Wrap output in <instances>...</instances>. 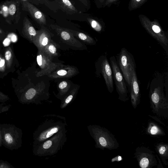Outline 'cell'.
Segmentation results:
<instances>
[{
	"label": "cell",
	"instance_id": "obj_12",
	"mask_svg": "<svg viewBox=\"0 0 168 168\" xmlns=\"http://www.w3.org/2000/svg\"><path fill=\"white\" fill-rule=\"evenodd\" d=\"M130 89L131 104L134 109H136L140 102V93L135 68L132 72Z\"/></svg>",
	"mask_w": 168,
	"mask_h": 168
},
{
	"label": "cell",
	"instance_id": "obj_23",
	"mask_svg": "<svg viewBox=\"0 0 168 168\" xmlns=\"http://www.w3.org/2000/svg\"><path fill=\"white\" fill-rule=\"evenodd\" d=\"M76 91L74 90L68 95L64 97L62 99L60 108L62 109H64L72 102L74 97L76 95Z\"/></svg>",
	"mask_w": 168,
	"mask_h": 168
},
{
	"label": "cell",
	"instance_id": "obj_30",
	"mask_svg": "<svg viewBox=\"0 0 168 168\" xmlns=\"http://www.w3.org/2000/svg\"><path fill=\"white\" fill-rule=\"evenodd\" d=\"M120 1V0H106L104 6V8L105 7L110 8L113 4H115Z\"/></svg>",
	"mask_w": 168,
	"mask_h": 168
},
{
	"label": "cell",
	"instance_id": "obj_6",
	"mask_svg": "<svg viewBox=\"0 0 168 168\" xmlns=\"http://www.w3.org/2000/svg\"><path fill=\"white\" fill-rule=\"evenodd\" d=\"M141 25L148 33L162 45L168 54V37L167 33L163 30L158 21H153L146 16L140 14L139 16Z\"/></svg>",
	"mask_w": 168,
	"mask_h": 168
},
{
	"label": "cell",
	"instance_id": "obj_16",
	"mask_svg": "<svg viewBox=\"0 0 168 168\" xmlns=\"http://www.w3.org/2000/svg\"><path fill=\"white\" fill-rule=\"evenodd\" d=\"M52 27L54 29L64 41L71 44L77 42L72 33L66 29L60 28L57 25H52Z\"/></svg>",
	"mask_w": 168,
	"mask_h": 168
},
{
	"label": "cell",
	"instance_id": "obj_32",
	"mask_svg": "<svg viewBox=\"0 0 168 168\" xmlns=\"http://www.w3.org/2000/svg\"><path fill=\"white\" fill-rule=\"evenodd\" d=\"M9 97L4 94L0 92V102L5 103L9 100Z\"/></svg>",
	"mask_w": 168,
	"mask_h": 168
},
{
	"label": "cell",
	"instance_id": "obj_25",
	"mask_svg": "<svg viewBox=\"0 0 168 168\" xmlns=\"http://www.w3.org/2000/svg\"><path fill=\"white\" fill-rule=\"evenodd\" d=\"M42 50L50 57L57 56V48L53 43H49Z\"/></svg>",
	"mask_w": 168,
	"mask_h": 168
},
{
	"label": "cell",
	"instance_id": "obj_37",
	"mask_svg": "<svg viewBox=\"0 0 168 168\" xmlns=\"http://www.w3.org/2000/svg\"><path fill=\"white\" fill-rule=\"evenodd\" d=\"M82 3H83L85 5L88 6V2L87 1V0H79Z\"/></svg>",
	"mask_w": 168,
	"mask_h": 168
},
{
	"label": "cell",
	"instance_id": "obj_29",
	"mask_svg": "<svg viewBox=\"0 0 168 168\" xmlns=\"http://www.w3.org/2000/svg\"><path fill=\"white\" fill-rule=\"evenodd\" d=\"M17 10L16 6L14 3H11L8 8V12L11 15H14L16 13Z\"/></svg>",
	"mask_w": 168,
	"mask_h": 168
},
{
	"label": "cell",
	"instance_id": "obj_21",
	"mask_svg": "<svg viewBox=\"0 0 168 168\" xmlns=\"http://www.w3.org/2000/svg\"><path fill=\"white\" fill-rule=\"evenodd\" d=\"M87 19L91 27L97 32H100L104 30L105 24L103 21L89 18H87Z\"/></svg>",
	"mask_w": 168,
	"mask_h": 168
},
{
	"label": "cell",
	"instance_id": "obj_11",
	"mask_svg": "<svg viewBox=\"0 0 168 168\" xmlns=\"http://www.w3.org/2000/svg\"><path fill=\"white\" fill-rule=\"evenodd\" d=\"M100 70L104 79L107 89L112 93L114 89L112 71L109 60L105 56H103L100 59Z\"/></svg>",
	"mask_w": 168,
	"mask_h": 168
},
{
	"label": "cell",
	"instance_id": "obj_1",
	"mask_svg": "<svg viewBox=\"0 0 168 168\" xmlns=\"http://www.w3.org/2000/svg\"><path fill=\"white\" fill-rule=\"evenodd\" d=\"M165 75L156 73L151 80L149 96L150 107L153 113L165 119L168 118V98L165 94Z\"/></svg>",
	"mask_w": 168,
	"mask_h": 168
},
{
	"label": "cell",
	"instance_id": "obj_2",
	"mask_svg": "<svg viewBox=\"0 0 168 168\" xmlns=\"http://www.w3.org/2000/svg\"><path fill=\"white\" fill-rule=\"evenodd\" d=\"M43 120L33 133V146L41 144L58 132L66 129L65 118L49 114L43 116Z\"/></svg>",
	"mask_w": 168,
	"mask_h": 168
},
{
	"label": "cell",
	"instance_id": "obj_26",
	"mask_svg": "<svg viewBox=\"0 0 168 168\" xmlns=\"http://www.w3.org/2000/svg\"><path fill=\"white\" fill-rule=\"evenodd\" d=\"M68 86V83L66 81L62 82L59 84V87L60 90L59 94L60 97H63L68 91L69 88Z\"/></svg>",
	"mask_w": 168,
	"mask_h": 168
},
{
	"label": "cell",
	"instance_id": "obj_18",
	"mask_svg": "<svg viewBox=\"0 0 168 168\" xmlns=\"http://www.w3.org/2000/svg\"><path fill=\"white\" fill-rule=\"evenodd\" d=\"M155 149L158 155L160 157L164 164L168 165V144L162 142L158 144L155 146Z\"/></svg>",
	"mask_w": 168,
	"mask_h": 168
},
{
	"label": "cell",
	"instance_id": "obj_19",
	"mask_svg": "<svg viewBox=\"0 0 168 168\" xmlns=\"http://www.w3.org/2000/svg\"><path fill=\"white\" fill-rule=\"evenodd\" d=\"M147 134L152 136H164L166 133L162 127L153 122H150L146 129Z\"/></svg>",
	"mask_w": 168,
	"mask_h": 168
},
{
	"label": "cell",
	"instance_id": "obj_36",
	"mask_svg": "<svg viewBox=\"0 0 168 168\" xmlns=\"http://www.w3.org/2000/svg\"><path fill=\"white\" fill-rule=\"evenodd\" d=\"M149 116L152 118L153 119H154L155 120H157V121H158V122L160 124H162L164 126H165V125L164 124H163V123L162 122H161V121L159 119H158L156 117L151 116L150 115H149Z\"/></svg>",
	"mask_w": 168,
	"mask_h": 168
},
{
	"label": "cell",
	"instance_id": "obj_34",
	"mask_svg": "<svg viewBox=\"0 0 168 168\" xmlns=\"http://www.w3.org/2000/svg\"><path fill=\"white\" fill-rule=\"evenodd\" d=\"M5 63L4 59L2 57H0V71H3L5 69Z\"/></svg>",
	"mask_w": 168,
	"mask_h": 168
},
{
	"label": "cell",
	"instance_id": "obj_28",
	"mask_svg": "<svg viewBox=\"0 0 168 168\" xmlns=\"http://www.w3.org/2000/svg\"><path fill=\"white\" fill-rule=\"evenodd\" d=\"M0 168H15L6 161L0 160Z\"/></svg>",
	"mask_w": 168,
	"mask_h": 168
},
{
	"label": "cell",
	"instance_id": "obj_38",
	"mask_svg": "<svg viewBox=\"0 0 168 168\" xmlns=\"http://www.w3.org/2000/svg\"><path fill=\"white\" fill-rule=\"evenodd\" d=\"M3 145L2 144V138L1 130H0V147Z\"/></svg>",
	"mask_w": 168,
	"mask_h": 168
},
{
	"label": "cell",
	"instance_id": "obj_4",
	"mask_svg": "<svg viewBox=\"0 0 168 168\" xmlns=\"http://www.w3.org/2000/svg\"><path fill=\"white\" fill-rule=\"evenodd\" d=\"M87 127L90 135L95 141L96 148L113 150L119 147L116 139L108 130L97 125H90Z\"/></svg>",
	"mask_w": 168,
	"mask_h": 168
},
{
	"label": "cell",
	"instance_id": "obj_15",
	"mask_svg": "<svg viewBox=\"0 0 168 168\" xmlns=\"http://www.w3.org/2000/svg\"><path fill=\"white\" fill-rule=\"evenodd\" d=\"M58 70L49 74V77L52 78H69L74 75L77 72L75 68L71 67H64Z\"/></svg>",
	"mask_w": 168,
	"mask_h": 168
},
{
	"label": "cell",
	"instance_id": "obj_3",
	"mask_svg": "<svg viewBox=\"0 0 168 168\" xmlns=\"http://www.w3.org/2000/svg\"><path fill=\"white\" fill-rule=\"evenodd\" d=\"M67 130L65 129L56 133L39 145L33 146L35 155L43 157L55 155L63 149L67 140Z\"/></svg>",
	"mask_w": 168,
	"mask_h": 168
},
{
	"label": "cell",
	"instance_id": "obj_9",
	"mask_svg": "<svg viewBox=\"0 0 168 168\" xmlns=\"http://www.w3.org/2000/svg\"><path fill=\"white\" fill-rule=\"evenodd\" d=\"M139 166L142 168H152L158 165V160L154 152L143 146L137 148L134 154Z\"/></svg>",
	"mask_w": 168,
	"mask_h": 168
},
{
	"label": "cell",
	"instance_id": "obj_35",
	"mask_svg": "<svg viewBox=\"0 0 168 168\" xmlns=\"http://www.w3.org/2000/svg\"><path fill=\"white\" fill-rule=\"evenodd\" d=\"M156 157L158 160V165H157V168H164L162 165V163H161V161L160 160V159L159 157L158 156L156 155Z\"/></svg>",
	"mask_w": 168,
	"mask_h": 168
},
{
	"label": "cell",
	"instance_id": "obj_8",
	"mask_svg": "<svg viewBox=\"0 0 168 168\" xmlns=\"http://www.w3.org/2000/svg\"><path fill=\"white\" fill-rule=\"evenodd\" d=\"M110 59L112 68L113 79L119 95L118 99L122 102H125L129 100V97L125 80L120 69L115 57L112 56Z\"/></svg>",
	"mask_w": 168,
	"mask_h": 168
},
{
	"label": "cell",
	"instance_id": "obj_7",
	"mask_svg": "<svg viewBox=\"0 0 168 168\" xmlns=\"http://www.w3.org/2000/svg\"><path fill=\"white\" fill-rule=\"evenodd\" d=\"M116 60L125 81L130 87L132 72L136 68L134 58L130 53L123 48L117 57Z\"/></svg>",
	"mask_w": 168,
	"mask_h": 168
},
{
	"label": "cell",
	"instance_id": "obj_31",
	"mask_svg": "<svg viewBox=\"0 0 168 168\" xmlns=\"http://www.w3.org/2000/svg\"><path fill=\"white\" fill-rule=\"evenodd\" d=\"M11 107V105L3 106V104H0V114L8 111Z\"/></svg>",
	"mask_w": 168,
	"mask_h": 168
},
{
	"label": "cell",
	"instance_id": "obj_27",
	"mask_svg": "<svg viewBox=\"0 0 168 168\" xmlns=\"http://www.w3.org/2000/svg\"><path fill=\"white\" fill-rule=\"evenodd\" d=\"M12 57V54L11 50L9 49L7 50L5 53V58L8 65V64L9 65H10Z\"/></svg>",
	"mask_w": 168,
	"mask_h": 168
},
{
	"label": "cell",
	"instance_id": "obj_10",
	"mask_svg": "<svg viewBox=\"0 0 168 168\" xmlns=\"http://www.w3.org/2000/svg\"><path fill=\"white\" fill-rule=\"evenodd\" d=\"M39 50L37 60V63L42 71L39 73V75L49 74L53 70V69L58 68L60 65L53 63L51 57L46 54L43 50Z\"/></svg>",
	"mask_w": 168,
	"mask_h": 168
},
{
	"label": "cell",
	"instance_id": "obj_13",
	"mask_svg": "<svg viewBox=\"0 0 168 168\" xmlns=\"http://www.w3.org/2000/svg\"><path fill=\"white\" fill-rule=\"evenodd\" d=\"M23 5L25 10L29 12L38 23L43 25L46 24V18L44 14L35 6L27 1L23 2Z\"/></svg>",
	"mask_w": 168,
	"mask_h": 168
},
{
	"label": "cell",
	"instance_id": "obj_22",
	"mask_svg": "<svg viewBox=\"0 0 168 168\" xmlns=\"http://www.w3.org/2000/svg\"><path fill=\"white\" fill-rule=\"evenodd\" d=\"M71 32L73 36L78 38L82 41L90 44H94L95 41L91 37L83 33L74 31L70 29H66Z\"/></svg>",
	"mask_w": 168,
	"mask_h": 168
},
{
	"label": "cell",
	"instance_id": "obj_5",
	"mask_svg": "<svg viewBox=\"0 0 168 168\" xmlns=\"http://www.w3.org/2000/svg\"><path fill=\"white\" fill-rule=\"evenodd\" d=\"M3 145L13 151L18 150L22 146L23 131L14 125L0 124Z\"/></svg>",
	"mask_w": 168,
	"mask_h": 168
},
{
	"label": "cell",
	"instance_id": "obj_33",
	"mask_svg": "<svg viewBox=\"0 0 168 168\" xmlns=\"http://www.w3.org/2000/svg\"><path fill=\"white\" fill-rule=\"evenodd\" d=\"M106 0H95L96 3L99 8H104Z\"/></svg>",
	"mask_w": 168,
	"mask_h": 168
},
{
	"label": "cell",
	"instance_id": "obj_14",
	"mask_svg": "<svg viewBox=\"0 0 168 168\" xmlns=\"http://www.w3.org/2000/svg\"><path fill=\"white\" fill-rule=\"evenodd\" d=\"M51 41L49 32L44 29L38 31V34L33 41L39 50H43Z\"/></svg>",
	"mask_w": 168,
	"mask_h": 168
},
{
	"label": "cell",
	"instance_id": "obj_20",
	"mask_svg": "<svg viewBox=\"0 0 168 168\" xmlns=\"http://www.w3.org/2000/svg\"><path fill=\"white\" fill-rule=\"evenodd\" d=\"M60 7L69 14H75L78 11L69 0H57Z\"/></svg>",
	"mask_w": 168,
	"mask_h": 168
},
{
	"label": "cell",
	"instance_id": "obj_24",
	"mask_svg": "<svg viewBox=\"0 0 168 168\" xmlns=\"http://www.w3.org/2000/svg\"><path fill=\"white\" fill-rule=\"evenodd\" d=\"M147 1L148 0H130L129 4V10L132 11L139 8Z\"/></svg>",
	"mask_w": 168,
	"mask_h": 168
},
{
	"label": "cell",
	"instance_id": "obj_17",
	"mask_svg": "<svg viewBox=\"0 0 168 168\" xmlns=\"http://www.w3.org/2000/svg\"><path fill=\"white\" fill-rule=\"evenodd\" d=\"M23 23V32L27 37L33 41L36 37L38 31H36L27 18H24Z\"/></svg>",
	"mask_w": 168,
	"mask_h": 168
}]
</instances>
